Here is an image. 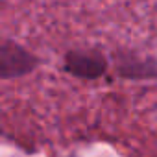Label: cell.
I'll return each mask as SVG.
<instances>
[{
    "mask_svg": "<svg viewBox=\"0 0 157 157\" xmlns=\"http://www.w3.org/2000/svg\"><path fill=\"white\" fill-rule=\"evenodd\" d=\"M39 65L35 54L21 46L11 39H4L0 44V78L2 80H15L33 72Z\"/></svg>",
    "mask_w": 157,
    "mask_h": 157,
    "instance_id": "obj_1",
    "label": "cell"
},
{
    "mask_svg": "<svg viewBox=\"0 0 157 157\" xmlns=\"http://www.w3.org/2000/svg\"><path fill=\"white\" fill-rule=\"evenodd\" d=\"M63 70L80 80H98L107 72V59L98 50H68Z\"/></svg>",
    "mask_w": 157,
    "mask_h": 157,
    "instance_id": "obj_2",
    "label": "cell"
},
{
    "mask_svg": "<svg viewBox=\"0 0 157 157\" xmlns=\"http://www.w3.org/2000/svg\"><path fill=\"white\" fill-rule=\"evenodd\" d=\"M117 72L126 80H153L157 78V63L153 59H142L135 54H117Z\"/></svg>",
    "mask_w": 157,
    "mask_h": 157,
    "instance_id": "obj_3",
    "label": "cell"
}]
</instances>
